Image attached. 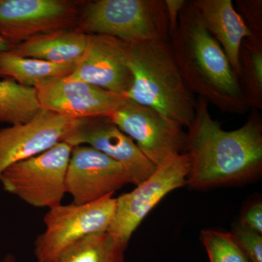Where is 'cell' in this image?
Returning a JSON list of instances; mask_svg holds the SVG:
<instances>
[{
    "label": "cell",
    "instance_id": "7",
    "mask_svg": "<svg viewBox=\"0 0 262 262\" xmlns=\"http://www.w3.org/2000/svg\"><path fill=\"white\" fill-rule=\"evenodd\" d=\"M189 170L187 153L165 160L134 190L116 198L115 215L106 232L127 248L136 229L164 196L187 184Z\"/></svg>",
    "mask_w": 262,
    "mask_h": 262
},
{
    "label": "cell",
    "instance_id": "25",
    "mask_svg": "<svg viewBox=\"0 0 262 262\" xmlns=\"http://www.w3.org/2000/svg\"><path fill=\"white\" fill-rule=\"evenodd\" d=\"M187 3L186 0H165L168 16L169 36L177 28L181 12Z\"/></svg>",
    "mask_w": 262,
    "mask_h": 262
},
{
    "label": "cell",
    "instance_id": "5",
    "mask_svg": "<svg viewBox=\"0 0 262 262\" xmlns=\"http://www.w3.org/2000/svg\"><path fill=\"white\" fill-rule=\"evenodd\" d=\"M72 148L61 141L41 154L10 165L0 177L3 189L34 208L59 206L66 194Z\"/></svg>",
    "mask_w": 262,
    "mask_h": 262
},
{
    "label": "cell",
    "instance_id": "19",
    "mask_svg": "<svg viewBox=\"0 0 262 262\" xmlns=\"http://www.w3.org/2000/svg\"><path fill=\"white\" fill-rule=\"evenodd\" d=\"M34 88L10 78L0 80V122L18 125L32 120L40 110Z\"/></svg>",
    "mask_w": 262,
    "mask_h": 262
},
{
    "label": "cell",
    "instance_id": "27",
    "mask_svg": "<svg viewBox=\"0 0 262 262\" xmlns=\"http://www.w3.org/2000/svg\"><path fill=\"white\" fill-rule=\"evenodd\" d=\"M9 50H10L9 46L0 38V51H7ZM0 77H2L1 75H0Z\"/></svg>",
    "mask_w": 262,
    "mask_h": 262
},
{
    "label": "cell",
    "instance_id": "11",
    "mask_svg": "<svg viewBox=\"0 0 262 262\" xmlns=\"http://www.w3.org/2000/svg\"><path fill=\"white\" fill-rule=\"evenodd\" d=\"M63 141L72 146H90L107 155L123 167L130 184L136 186L149 178L156 169L135 142L107 117L79 120Z\"/></svg>",
    "mask_w": 262,
    "mask_h": 262
},
{
    "label": "cell",
    "instance_id": "1",
    "mask_svg": "<svg viewBox=\"0 0 262 262\" xmlns=\"http://www.w3.org/2000/svg\"><path fill=\"white\" fill-rule=\"evenodd\" d=\"M186 133L190 159L187 184L204 189L254 178L262 169V119L251 110L247 121L233 130L222 129L211 117L208 103L196 100L195 115Z\"/></svg>",
    "mask_w": 262,
    "mask_h": 262
},
{
    "label": "cell",
    "instance_id": "21",
    "mask_svg": "<svg viewBox=\"0 0 262 262\" xmlns=\"http://www.w3.org/2000/svg\"><path fill=\"white\" fill-rule=\"evenodd\" d=\"M201 239L210 262H250L232 233L206 229Z\"/></svg>",
    "mask_w": 262,
    "mask_h": 262
},
{
    "label": "cell",
    "instance_id": "15",
    "mask_svg": "<svg viewBox=\"0 0 262 262\" xmlns=\"http://www.w3.org/2000/svg\"><path fill=\"white\" fill-rule=\"evenodd\" d=\"M212 37L228 58L237 78L239 72V54L243 41L253 37L232 0H192Z\"/></svg>",
    "mask_w": 262,
    "mask_h": 262
},
{
    "label": "cell",
    "instance_id": "18",
    "mask_svg": "<svg viewBox=\"0 0 262 262\" xmlns=\"http://www.w3.org/2000/svg\"><path fill=\"white\" fill-rule=\"evenodd\" d=\"M238 80L249 110H262V37L243 41L239 54Z\"/></svg>",
    "mask_w": 262,
    "mask_h": 262
},
{
    "label": "cell",
    "instance_id": "14",
    "mask_svg": "<svg viewBox=\"0 0 262 262\" xmlns=\"http://www.w3.org/2000/svg\"><path fill=\"white\" fill-rule=\"evenodd\" d=\"M34 89L41 108L77 120L108 117L125 99L101 88L67 77L46 81Z\"/></svg>",
    "mask_w": 262,
    "mask_h": 262
},
{
    "label": "cell",
    "instance_id": "20",
    "mask_svg": "<svg viewBox=\"0 0 262 262\" xmlns=\"http://www.w3.org/2000/svg\"><path fill=\"white\" fill-rule=\"evenodd\" d=\"M126 248L107 232H101L81 239L53 262H125Z\"/></svg>",
    "mask_w": 262,
    "mask_h": 262
},
{
    "label": "cell",
    "instance_id": "2",
    "mask_svg": "<svg viewBox=\"0 0 262 262\" xmlns=\"http://www.w3.org/2000/svg\"><path fill=\"white\" fill-rule=\"evenodd\" d=\"M169 43L183 78L193 94L222 113H247L249 108L228 58L208 32L192 2L187 1L181 12Z\"/></svg>",
    "mask_w": 262,
    "mask_h": 262
},
{
    "label": "cell",
    "instance_id": "26",
    "mask_svg": "<svg viewBox=\"0 0 262 262\" xmlns=\"http://www.w3.org/2000/svg\"><path fill=\"white\" fill-rule=\"evenodd\" d=\"M1 262H16V258H15L14 255L12 254V253H8V254L5 255Z\"/></svg>",
    "mask_w": 262,
    "mask_h": 262
},
{
    "label": "cell",
    "instance_id": "23",
    "mask_svg": "<svg viewBox=\"0 0 262 262\" xmlns=\"http://www.w3.org/2000/svg\"><path fill=\"white\" fill-rule=\"evenodd\" d=\"M234 8L253 35L262 37L261 0H236Z\"/></svg>",
    "mask_w": 262,
    "mask_h": 262
},
{
    "label": "cell",
    "instance_id": "8",
    "mask_svg": "<svg viewBox=\"0 0 262 262\" xmlns=\"http://www.w3.org/2000/svg\"><path fill=\"white\" fill-rule=\"evenodd\" d=\"M83 2L0 0V38L11 48L39 34L76 29Z\"/></svg>",
    "mask_w": 262,
    "mask_h": 262
},
{
    "label": "cell",
    "instance_id": "3",
    "mask_svg": "<svg viewBox=\"0 0 262 262\" xmlns=\"http://www.w3.org/2000/svg\"><path fill=\"white\" fill-rule=\"evenodd\" d=\"M133 83L125 98L148 106L187 127L195 115L196 100L183 78L170 43H127Z\"/></svg>",
    "mask_w": 262,
    "mask_h": 262
},
{
    "label": "cell",
    "instance_id": "6",
    "mask_svg": "<svg viewBox=\"0 0 262 262\" xmlns=\"http://www.w3.org/2000/svg\"><path fill=\"white\" fill-rule=\"evenodd\" d=\"M116 209L113 195L88 204H61L48 209L44 232L37 236L34 252L37 262H53L81 239L107 231Z\"/></svg>",
    "mask_w": 262,
    "mask_h": 262
},
{
    "label": "cell",
    "instance_id": "10",
    "mask_svg": "<svg viewBox=\"0 0 262 262\" xmlns=\"http://www.w3.org/2000/svg\"><path fill=\"white\" fill-rule=\"evenodd\" d=\"M127 184L128 176L120 163L91 146H73L66 176V193L72 203H94Z\"/></svg>",
    "mask_w": 262,
    "mask_h": 262
},
{
    "label": "cell",
    "instance_id": "22",
    "mask_svg": "<svg viewBox=\"0 0 262 262\" xmlns=\"http://www.w3.org/2000/svg\"><path fill=\"white\" fill-rule=\"evenodd\" d=\"M234 238L250 262H262L261 234L239 225L234 229Z\"/></svg>",
    "mask_w": 262,
    "mask_h": 262
},
{
    "label": "cell",
    "instance_id": "13",
    "mask_svg": "<svg viewBox=\"0 0 262 262\" xmlns=\"http://www.w3.org/2000/svg\"><path fill=\"white\" fill-rule=\"evenodd\" d=\"M67 78L125 97L133 83L126 42L110 36L89 34L85 51Z\"/></svg>",
    "mask_w": 262,
    "mask_h": 262
},
{
    "label": "cell",
    "instance_id": "9",
    "mask_svg": "<svg viewBox=\"0 0 262 262\" xmlns=\"http://www.w3.org/2000/svg\"><path fill=\"white\" fill-rule=\"evenodd\" d=\"M107 117L156 167L184 151L186 133L182 125L153 108L125 98Z\"/></svg>",
    "mask_w": 262,
    "mask_h": 262
},
{
    "label": "cell",
    "instance_id": "4",
    "mask_svg": "<svg viewBox=\"0 0 262 262\" xmlns=\"http://www.w3.org/2000/svg\"><path fill=\"white\" fill-rule=\"evenodd\" d=\"M76 29L127 43L170 39L165 0L83 2Z\"/></svg>",
    "mask_w": 262,
    "mask_h": 262
},
{
    "label": "cell",
    "instance_id": "17",
    "mask_svg": "<svg viewBox=\"0 0 262 262\" xmlns=\"http://www.w3.org/2000/svg\"><path fill=\"white\" fill-rule=\"evenodd\" d=\"M77 63H55L0 51V75L27 87L35 88L46 81L68 77Z\"/></svg>",
    "mask_w": 262,
    "mask_h": 262
},
{
    "label": "cell",
    "instance_id": "16",
    "mask_svg": "<svg viewBox=\"0 0 262 262\" xmlns=\"http://www.w3.org/2000/svg\"><path fill=\"white\" fill-rule=\"evenodd\" d=\"M88 38L89 34L78 29H63L35 36L9 51L51 63H77L87 47Z\"/></svg>",
    "mask_w": 262,
    "mask_h": 262
},
{
    "label": "cell",
    "instance_id": "24",
    "mask_svg": "<svg viewBox=\"0 0 262 262\" xmlns=\"http://www.w3.org/2000/svg\"><path fill=\"white\" fill-rule=\"evenodd\" d=\"M239 225L262 234V203L257 202L251 205L245 212Z\"/></svg>",
    "mask_w": 262,
    "mask_h": 262
},
{
    "label": "cell",
    "instance_id": "12",
    "mask_svg": "<svg viewBox=\"0 0 262 262\" xmlns=\"http://www.w3.org/2000/svg\"><path fill=\"white\" fill-rule=\"evenodd\" d=\"M78 121L40 108L29 121L0 129V177L10 165L63 141Z\"/></svg>",
    "mask_w": 262,
    "mask_h": 262
}]
</instances>
